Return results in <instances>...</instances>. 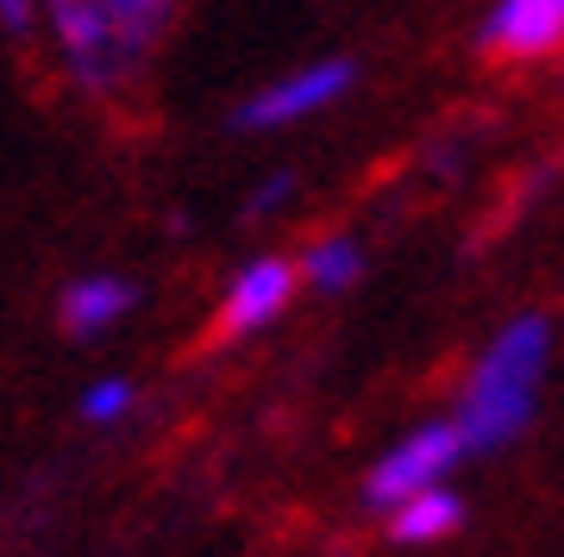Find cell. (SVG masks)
<instances>
[{"mask_svg":"<svg viewBox=\"0 0 564 557\" xmlns=\"http://www.w3.org/2000/svg\"><path fill=\"white\" fill-rule=\"evenodd\" d=\"M295 282H302V276H295V263H289V258H251L239 276L226 282L220 332H226V339H251V332H263V326L289 307Z\"/></svg>","mask_w":564,"mask_h":557,"instance_id":"8992f818","label":"cell"},{"mask_svg":"<svg viewBox=\"0 0 564 557\" xmlns=\"http://www.w3.org/2000/svg\"><path fill=\"white\" fill-rule=\"evenodd\" d=\"M464 526V501L445 489V482H433V489H421V495H408L389 507V533H395V545H433V538L458 533Z\"/></svg>","mask_w":564,"mask_h":557,"instance_id":"ba28073f","label":"cell"},{"mask_svg":"<svg viewBox=\"0 0 564 557\" xmlns=\"http://www.w3.org/2000/svg\"><path fill=\"white\" fill-rule=\"evenodd\" d=\"M477 44L502 63H533L564 51V0H496L477 25Z\"/></svg>","mask_w":564,"mask_h":557,"instance_id":"5b68a950","label":"cell"},{"mask_svg":"<svg viewBox=\"0 0 564 557\" xmlns=\"http://www.w3.org/2000/svg\"><path fill=\"white\" fill-rule=\"evenodd\" d=\"M0 32L7 39H32L39 32V0H0Z\"/></svg>","mask_w":564,"mask_h":557,"instance_id":"7c38bea8","label":"cell"},{"mask_svg":"<svg viewBox=\"0 0 564 557\" xmlns=\"http://www.w3.org/2000/svg\"><path fill=\"white\" fill-rule=\"evenodd\" d=\"M458 458H464L458 426H452V419H433V426L408 433L402 445H389L383 458L370 463V477H364V501L389 514L395 501H408V495H421V489H433V482H445Z\"/></svg>","mask_w":564,"mask_h":557,"instance_id":"277c9868","label":"cell"},{"mask_svg":"<svg viewBox=\"0 0 564 557\" xmlns=\"http://www.w3.org/2000/svg\"><path fill=\"white\" fill-rule=\"evenodd\" d=\"M295 200V176L289 170H276V176H263L251 195H245V219H270L276 207H289Z\"/></svg>","mask_w":564,"mask_h":557,"instance_id":"8fae6325","label":"cell"},{"mask_svg":"<svg viewBox=\"0 0 564 557\" xmlns=\"http://www.w3.org/2000/svg\"><path fill=\"white\" fill-rule=\"evenodd\" d=\"M295 276H302L307 288H321V295H345V288L364 276V244L345 239V232H326V239H314L302 251Z\"/></svg>","mask_w":564,"mask_h":557,"instance_id":"9c48e42d","label":"cell"},{"mask_svg":"<svg viewBox=\"0 0 564 557\" xmlns=\"http://www.w3.org/2000/svg\"><path fill=\"white\" fill-rule=\"evenodd\" d=\"M351 81H358V63L351 57L295 63V69L270 76L263 88H251V95L232 107V125H239V132H289V125L321 120L326 107H339V100L351 95Z\"/></svg>","mask_w":564,"mask_h":557,"instance_id":"3957f363","label":"cell"},{"mask_svg":"<svg viewBox=\"0 0 564 557\" xmlns=\"http://www.w3.org/2000/svg\"><path fill=\"white\" fill-rule=\"evenodd\" d=\"M139 307V282L113 276V270H88V276H76L69 288H63L57 301V319L69 339H101V332H113L126 314Z\"/></svg>","mask_w":564,"mask_h":557,"instance_id":"52a82bcc","label":"cell"},{"mask_svg":"<svg viewBox=\"0 0 564 557\" xmlns=\"http://www.w3.org/2000/svg\"><path fill=\"white\" fill-rule=\"evenodd\" d=\"M545 363H552V319L545 314L508 319L458 395V419L452 426H458L464 451H502V445H514L527 433V419L540 407Z\"/></svg>","mask_w":564,"mask_h":557,"instance_id":"7a4b0ae2","label":"cell"},{"mask_svg":"<svg viewBox=\"0 0 564 557\" xmlns=\"http://www.w3.org/2000/svg\"><path fill=\"white\" fill-rule=\"evenodd\" d=\"M182 0H39V32L51 69L82 100H126L151 76L163 39L176 32Z\"/></svg>","mask_w":564,"mask_h":557,"instance_id":"6da1fadb","label":"cell"},{"mask_svg":"<svg viewBox=\"0 0 564 557\" xmlns=\"http://www.w3.org/2000/svg\"><path fill=\"white\" fill-rule=\"evenodd\" d=\"M76 407H82L88 426H113V419H126L132 407H139V389H132V376H101V382L82 389Z\"/></svg>","mask_w":564,"mask_h":557,"instance_id":"30bf717a","label":"cell"}]
</instances>
